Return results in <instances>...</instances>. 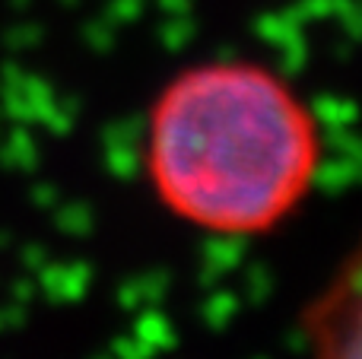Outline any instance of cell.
I'll return each mask as SVG.
<instances>
[{"mask_svg": "<svg viewBox=\"0 0 362 359\" xmlns=\"http://www.w3.org/2000/svg\"><path fill=\"white\" fill-rule=\"evenodd\" d=\"M318 169L312 108L264 64H194L150 108V184L172 216L204 233H270L305 201Z\"/></svg>", "mask_w": 362, "mask_h": 359, "instance_id": "6da1fadb", "label": "cell"}, {"mask_svg": "<svg viewBox=\"0 0 362 359\" xmlns=\"http://www.w3.org/2000/svg\"><path fill=\"white\" fill-rule=\"evenodd\" d=\"M312 359H362V239L305 312Z\"/></svg>", "mask_w": 362, "mask_h": 359, "instance_id": "7a4b0ae2", "label": "cell"}]
</instances>
